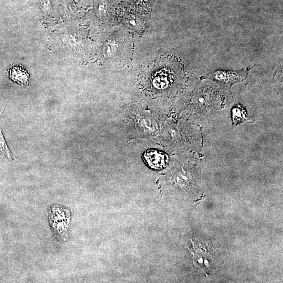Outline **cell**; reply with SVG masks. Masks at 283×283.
<instances>
[{
    "instance_id": "cell-1",
    "label": "cell",
    "mask_w": 283,
    "mask_h": 283,
    "mask_svg": "<svg viewBox=\"0 0 283 283\" xmlns=\"http://www.w3.org/2000/svg\"><path fill=\"white\" fill-rule=\"evenodd\" d=\"M128 113L129 125L132 131L140 136L155 135L159 126L154 116L149 112L138 108L130 110Z\"/></svg>"
},
{
    "instance_id": "cell-2",
    "label": "cell",
    "mask_w": 283,
    "mask_h": 283,
    "mask_svg": "<svg viewBox=\"0 0 283 283\" xmlns=\"http://www.w3.org/2000/svg\"><path fill=\"white\" fill-rule=\"evenodd\" d=\"M218 96L211 89L198 90L193 94L187 104V110L192 114L203 115L214 110L218 105Z\"/></svg>"
},
{
    "instance_id": "cell-3",
    "label": "cell",
    "mask_w": 283,
    "mask_h": 283,
    "mask_svg": "<svg viewBox=\"0 0 283 283\" xmlns=\"http://www.w3.org/2000/svg\"><path fill=\"white\" fill-rule=\"evenodd\" d=\"M162 129V137L164 142L168 145L181 147L188 143V132L183 126L174 123H168Z\"/></svg>"
},
{
    "instance_id": "cell-4",
    "label": "cell",
    "mask_w": 283,
    "mask_h": 283,
    "mask_svg": "<svg viewBox=\"0 0 283 283\" xmlns=\"http://www.w3.org/2000/svg\"><path fill=\"white\" fill-rule=\"evenodd\" d=\"M145 162L149 167L155 169L164 168L167 161V156L157 150H148L144 155Z\"/></svg>"
},
{
    "instance_id": "cell-5",
    "label": "cell",
    "mask_w": 283,
    "mask_h": 283,
    "mask_svg": "<svg viewBox=\"0 0 283 283\" xmlns=\"http://www.w3.org/2000/svg\"><path fill=\"white\" fill-rule=\"evenodd\" d=\"M213 77L215 80L228 87L244 79L243 74L232 72L218 71L215 73Z\"/></svg>"
},
{
    "instance_id": "cell-6",
    "label": "cell",
    "mask_w": 283,
    "mask_h": 283,
    "mask_svg": "<svg viewBox=\"0 0 283 283\" xmlns=\"http://www.w3.org/2000/svg\"><path fill=\"white\" fill-rule=\"evenodd\" d=\"M154 75V86L158 89H165L173 81V74L172 71L168 70H160L156 72Z\"/></svg>"
},
{
    "instance_id": "cell-7",
    "label": "cell",
    "mask_w": 283,
    "mask_h": 283,
    "mask_svg": "<svg viewBox=\"0 0 283 283\" xmlns=\"http://www.w3.org/2000/svg\"><path fill=\"white\" fill-rule=\"evenodd\" d=\"M9 75L14 82L22 86H27L28 84L29 75L21 66H14L9 71Z\"/></svg>"
},
{
    "instance_id": "cell-8",
    "label": "cell",
    "mask_w": 283,
    "mask_h": 283,
    "mask_svg": "<svg viewBox=\"0 0 283 283\" xmlns=\"http://www.w3.org/2000/svg\"><path fill=\"white\" fill-rule=\"evenodd\" d=\"M0 158L9 160V161H11L14 159V156L7 145L5 138L2 134L1 125H0Z\"/></svg>"
},
{
    "instance_id": "cell-9",
    "label": "cell",
    "mask_w": 283,
    "mask_h": 283,
    "mask_svg": "<svg viewBox=\"0 0 283 283\" xmlns=\"http://www.w3.org/2000/svg\"><path fill=\"white\" fill-rule=\"evenodd\" d=\"M233 119L234 124L237 125L242 122L248 121V118L244 109L240 106L235 107L233 110Z\"/></svg>"
}]
</instances>
